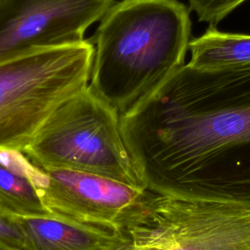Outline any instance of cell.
<instances>
[{
	"instance_id": "obj_4",
	"label": "cell",
	"mask_w": 250,
	"mask_h": 250,
	"mask_svg": "<svg viewBox=\"0 0 250 250\" xmlns=\"http://www.w3.org/2000/svg\"><path fill=\"white\" fill-rule=\"evenodd\" d=\"M94 52L83 40L0 62V149L22 151L59 106L88 87Z\"/></svg>"
},
{
	"instance_id": "obj_5",
	"label": "cell",
	"mask_w": 250,
	"mask_h": 250,
	"mask_svg": "<svg viewBox=\"0 0 250 250\" xmlns=\"http://www.w3.org/2000/svg\"><path fill=\"white\" fill-rule=\"evenodd\" d=\"M120 250H250V207L148 189Z\"/></svg>"
},
{
	"instance_id": "obj_1",
	"label": "cell",
	"mask_w": 250,
	"mask_h": 250,
	"mask_svg": "<svg viewBox=\"0 0 250 250\" xmlns=\"http://www.w3.org/2000/svg\"><path fill=\"white\" fill-rule=\"evenodd\" d=\"M120 122L146 189L250 207V62L187 63Z\"/></svg>"
},
{
	"instance_id": "obj_7",
	"label": "cell",
	"mask_w": 250,
	"mask_h": 250,
	"mask_svg": "<svg viewBox=\"0 0 250 250\" xmlns=\"http://www.w3.org/2000/svg\"><path fill=\"white\" fill-rule=\"evenodd\" d=\"M40 169L39 195L59 220L119 231L134 218L148 191L91 173Z\"/></svg>"
},
{
	"instance_id": "obj_10",
	"label": "cell",
	"mask_w": 250,
	"mask_h": 250,
	"mask_svg": "<svg viewBox=\"0 0 250 250\" xmlns=\"http://www.w3.org/2000/svg\"><path fill=\"white\" fill-rule=\"evenodd\" d=\"M190 66L214 68L250 62V35L229 33L209 28L188 45Z\"/></svg>"
},
{
	"instance_id": "obj_11",
	"label": "cell",
	"mask_w": 250,
	"mask_h": 250,
	"mask_svg": "<svg viewBox=\"0 0 250 250\" xmlns=\"http://www.w3.org/2000/svg\"><path fill=\"white\" fill-rule=\"evenodd\" d=\"M246 0H188L200 21L216 27L217 23Z\"/></svg>"
},
{
	"instance_id": "obj_3",
	"label": "cell",
	"mask_w": 250,
	"mask_h": 250,
	"mask_svg": "<svg viewBox=\"0 0 250 250\" xmlns=\"http://www.w3.org/2000/svg\"><path fill=\"white\" fill-rule=\"evenodd\" d=\"M22 152L43 169L81 171L146 188L124 142L120 113L89 85L48 117Z\"/></svg>"
},
{
	"instance_id": "obj_13",
	"label": "cell",
	"mask_w": 250,
	"mask_h": 250,
	"mask_svg": "<svg viewBox=\"0 0 250 250\" xmlns=\"http://www.w3.org/2000/svg\"><path fill=\"white\" fill-rule=\"evenodd\" d=\"M0 250H18L15 247H12L11 245L7 244L5 241L0 239Z\"/></svg>"
},
{
	"instance_id": "obj_2",
	"label": "cell",
	"mask_w": 250,
	"mask_h": 250,
	"mask_svg": "<svg viewBox=\"0 0 250 250\" xmlns=\"http://www.w3.org/2000/svg\"><path fill=\"white\" fill-rule=\"evenodd\" d=\"M188 8L178 0H122L101 19L89 87L121 114L185 65Z\"/></svg>"
},
{
	"instance_id": "obj_6",
	"label": "cell",
	"mask_w": 250,
	"mask_h": 250,
	"mask_svg": "<svg viewBox=\"0 0 250 250\" xmlns=\"http://www.w3.org/2000/svg\"><path fill=\"white\" fill-rule=\"evenodd\" d=\"M114 0H0V62L79 43Z\"/></svg>"
},
{
	"instance_id": "obj_9",
	"label": "cell",
	"mask_w": 250,
	"mask_h": 250,
	"mask_svg": "<svg viewBox=\"0 0 250 250\" xmlns=\"http://www.w3.org/2000/svg\"><path fill=\"white\" fill-rule=\"evenodd\" d=\"M41 169L21 150L0 149V215L54 218L38 192Z\"/></svg>"
},
{
	"instance_id": "obj_8",
	"label": "cell",
	"mask_w": 250,
	"mask_h": 250,
	"mask_svg": "<svg viewBox=\"0 0 250 250\" xmlns=\"http://www.w3.org/2000/svg\"><path fill=\"white\" fill-rule=\"evenodd\" d=\"M28 250H120L127 241L124 230H111L55 218H15Z\"/></svg>"
},
{
	"instance_id": "obj_12",
	"label": "cell",
	"mask_w": 250,
	"mask_h": 250,
	"mask_svg": "<svg viewBox=\"0 0 250 250\" xmlns=\"http://www.w3.org/2000/svg\"><path fill=\"white\" fill-rule=\"evenodd\" d=\"M0 239L18 250H28L25 236L15 218L0 215Z\"/></svg>"
}]
</instances>
